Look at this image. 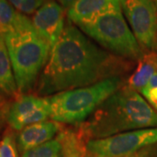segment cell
<instances>
[{
    "mask_svg": "<svg viewBox=\"0 0 157 157\" xmlns=\"http://www.w3.org/2000/svg\"><path fill=\"white\" fill-rule=\"evenodd\" d=\"M4 37L18 94H25L33 89L47 64L51 46L22 13Z\"/></svg>",
    "mask_w": 157,
    "mask_h": 157,
    "instance_id": "cell-3",
    "label": "cell"
},
{
    "mask_svg": "<svg viewBox=\"0 0 157 157\" xmlns=\"http://www.w3.org/2000/svg\"><path fill=\"white\" fill-rule=\"evenodd\" d=\"M60 137L64 157H85L89 141L78 125L75 129H62L58 134Z\"/></svg>",
    "mask_w": 157,
    "mask_h": 157,
    "instance_id": "cell-13",
    "label": "cell"
},
{
    "mask_svg": "<svg viewBox=\"0 0 157 157\" xmlns=\"http://www.w3.org/2000/svg\"><path fill=\"white\" fill-rule=\"evenodd\" d=\"M155 2H156V6H157V0H155ZM157 50V49H156Z\"/></svg>",
    "mask_w": 157,
    "mask_h": 157,
    "instance_id": "cell-23",
    "label": "cell"
},
{
    "mask_svg": "<svg viewBox=\"0 0 157 157\" xmlns=\"http://www.w3.org/2000/svg\"><path fill=\"white\" fill-rule=\"evenodd\" d=\"M32 22L39 35L47 41L52 49L66 26L65 9L55 1L48 0L34 13Z\"/></svg>",
    "mask_w": 157,
    "mask_h": 157,
    "instance_id": "cell-9",
    "label": "cell"
},
{
    "mask_svg": "<svg viewBox=\"0 0 157 157\" xmlns=\"http://www.w3.org/2000/svg\"><path fill=\"white\" fill-rule=\"evenodd\" d=\"M63 129L62 124L52 120L32 124L23 128L17 135L18 149L25 152L52 140Z\"/></svg>",
    "mask_w": 157,
    "mask_h": 157,
    "instance_id": "cell-10",
    "label": "cell"
},
{
    "mask_svg": "<svg viewBox=\"0 0 157 157\" xmlns=\"http://www.w3.org/2000/svg\"><path fill=\"white\" fill-rule=\"evenodd\" d=\"M106 51L127 60H139L144 54L123 16L121 4L114 5L91 19L76 25Z\"/></svg>",
    "mask_w": 157,
    "mask_h": 157,
    "instance_id": "cell-5",
    "label": "cell"
},
{
    "mask_svg": "<svg viewBox=\"0 0 157 157\" xmlns=\"http://www.w3.org/2000/svg\"><path fill=\"white\" fill-rule=\"evenodd\" d=\"M50 117L48 97L19 94L8 107L6 121L12 129L21 131L29 125L47 121Z\"/></svg>",
    "mask_w": 157,
    "mask_h": 157,
    "instance_id": "cell-8",
    "label": "cell"
},
{
    "mask_svg": "<svg viewBox=\"0 0 157 157\" xmlns=\"http://www.w3.org/2000/svg\"><path fill=\"white\" fill-rule=\"evenodd\" d=\"M17 11L24 14H34L39 10L45 0H8Z\"/></svg>",
    "mask_w": 157,
    "mask_h": 157,
    "instance_id": "cell-17",
    "label": "cell"
},
{
    "mask_svg": "<svg viewBox=\"0 0 157 157\" xmlns=\"http://www.w3.org/2000/svg\"><path fill=\"white\" fill-rule=\"evenodd\" d=\"M0 94L11 97L19 94L5 37L2 35H0Z\"/></svg>",
    "mask_w": 157,
    "mask_h": 157,
    "instance_id": "cell-14",
    "label": "cell"
},
{
    "mask_svg": "<svg viewBox=\"0 0 157 157\" xmlns=\"http://www.w3.org/2000/svg\"><path fill=\"white\" fill-rule=\"evenodd\" d=\"M121 8L141 48L157 49V6L155 0H122Z\"/></svg>",
    "mask_w": 157,
    "mask_h": 157,
    "instance_id": "cell-7",
    "label": "cell"
},
{
    "mask_svg": "<svg viewBox=\"0 0 157 157\" xmlns=\"http://www.w3.org/2000/svg\"><path fill=\"white\" fill-rule=\"evenodd\" d=\"M59 5L65 9V10H68L71 6H73V4L77 1V0H58Z\"/></svg>",
    "mask_w": 157,
    "mask_h": 157,
    "instance_id": "cell-22",
    "label": "cell"
},
{
    "mask_svg": "<svg viewBox=\"0 0 157 157\" xmlns=\"http://www.w3.org/2000/svg\"><path fill=\"white\" fill-rule=\"evenodd\" d=\"M79 126L89 140L101 139L133 130L157 128V111L139 92L125 85Z\"/></svg>",
    "mask_w": 157,
    "mask_h": 157,
    "instance_id": "cell-2",
    "label": "cell"
},
{
    "mask_svg": "<svg viewBox=\"0 0 157 157\" xmlns=\"http://www.w3.org/2000/svg\"><path fill=\"white\" fill-rule=\"evenodd\" d=\"M123 84L122 78L115 76L91 86L51 95L48 97L51 120L61 124L83 123L109 96L122 87Z\"/></svg>",
    "mask_w": 157,
    "mask_h": 157,
    "instance_id": "cell-4",
    "label": "cell"
},
{
    "mask_svg": "<svg viewBox=\"0 0 157 157\" xmlns=\"http://www.w3.org/2000/svg\"><path fill=\"white\" fill-rule=\"evenodd\" d=\"M21 12L7 0H0V35L5 36L13 28Z\"/></svg>",
    "mask_w": 157,
    "mask_h": 157,
    "instance_id": "cell-16",
    "label": "cell"
},
{
    "mask_svg": "<svg viewBox=\"0 0 157 157\" xmlns=\"http://www.w3.org/2000/svg\"><path fill=\"white\" fill-rule=\"evenodd\" d=\"M157 143V128L138 129L90 140L85 157H127Z\"/></svg>",
    "mask_w": 157,
    "mask_h": 157,
    "instance_id": "cell-6",
    "label": "cell"
},
{
    "mask_svg": "<svg viewBox=\"0 0 157 157\" xmlns=\"http://www.w3.org/2000/svg\"><path fill=\"white\" fill-rule=\"evenodd\" d=\"M0 157H17L16 142L11 131H6L0 142Z\"/></svg>",
    "mask_w": 157,
    "mask_h": 157,
    "instance_id": "cell-18",
    "label": "cell"
},
{
    "mask_svg": "<svg viewBox=\"0 0 157 157\" xmlns=\"http://www.w3.org/2000/svg\"><path fill=\"white\" fill-rule=\"evenodd\" d=\"M154 153V147H147L142 149H140V151L136 152L135 154L129 155L127 157H151Z\"/></svg>",
    "mask_w": 157,
    "mask_h": 157,
    "instance_id": "cell-21",
    "label": "cell"
},
{
    "mask_svg": "<svg viewBox=\"0 0 157 157\" xmlns=\"http://www.w3.org/2000/svg\"><path fill=\"white\" fill-rule=\"evenodd\" d=\"M155 74H157V52L148 51L139 59L137 67L128 79V86L140 93Z\"/></svg>",
    "mask_w": 157,
    "mask_h": 157,
    "instance_id": "cell-12",
    "label": "cell"
},
{
    "mask_svg": "<svg viewBox=\"0 0 157 157\" xmlns=\"http://www.w3.org/2000/svg\"><path fill=\"white\" fill-rule=\"evenodd\" d=\"M126 69L124 59L93 43L72 22L66 25L37 86L39 95H53L120 76Z\"/></svg>",
    "mask_w": 157,
    "mask_h": 157,
    "instance_id": "cell-1",
    "label": "cell"
},
{
    "mask_svg": "<svg viewBox=\"0 0 157 157\" xmlns=\"http://www.w3.org/2000/svg\"><path fill=\"white\" fill-rule=\"evenodd\" d=\"M122 0H77L67 10L68 20L74 25L97 16Z\"/></svg>",
    "mask_w": 157,
    "mask_h": 157,
    "instance_id": "cell-11",
    "label": "cell"
},
{
    "mask_svg": "<svg viewBox=\"0 0 157 157\" xmlns=\"http://www.w3.org/2000/svg\"><path fill=\"white\" fill-rule=\"evenodd\" d=\"M148 104L157 111V74L154 75L146 86L140 91Z\"/></svg>",
    "mask_w": 157,
    "mask_h": 157,
    "instance_id": "cell-19",
    "label": "cell"
},
{
    "mask_svg": "<svg viewBox=\"0 0 157 157\" xmlns=\"http://www.w3.org/2000/svg\"><path fill=\"white\" fill-rule=\"evenodd\" d=\"M22 157H64L60 137L58 135L52 140L24 152Z\"/></svg>",
    "mask_w": 157,
    "mask_h": 157,
    "instance_id": "cell-15",
    "label": "cell"
},
{
    "mask_svg": "<svg viewBox=\"0 0 157 157\" xmlns=\"http://www.w3.org/2000/svg\"><path fill=\"white\" fill-rule=\"evenodd\" d=\"M8 107L9 106H7L5 98L3 97V95L0 94V128L2 127L5 120L6 121V113H7Z\"/></svg>",
    "mask_w": 157,
    "mask_h": 157,
    "instance_id": "cell-20",
    "label": "cell"
}]
</instances>
